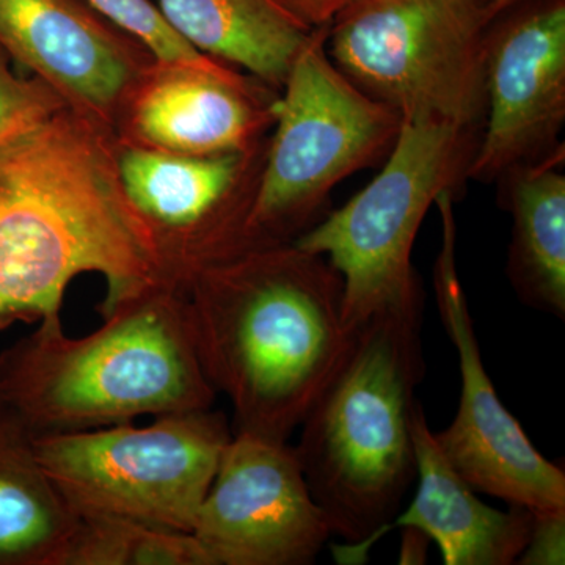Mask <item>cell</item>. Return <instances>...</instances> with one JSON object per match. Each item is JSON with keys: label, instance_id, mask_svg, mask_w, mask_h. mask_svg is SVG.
<instances>
[{"label": "cell", "instance_id": "24", "mask_svg": "<svg viewBox=\"0 0 565 565\" xmlns=\"http://www.w3.org/2000/svg\"><path fill=\"white\" fill-rule=\"evenodd\" d=\"M484 2L498 17V14L503 13L504 10L511 9V7L516 6V3L525 2V0H484Z\"/></svg>", "mask_w": 565, "mask_h": 565}, {"label": "cell", "instance_id": "8", "mask_svg": "<svg viewBox=\"0 0 565 565\" xmlns=\"http://www.w3.org/2000/svg\"><path fill=\"white\" fill-rule=\"evenodd\" d=\"M221 412L158 416L31 438L33 455L77 516H118L192 533L226 445Z\"/></svg>", "mask_w": 565, "mask_h": 565}, {"label": "cell", "instance_id": "12", "mask_svg": "<svg viewBox=\"0 0 565 565\" xmlns=\"http://www.w3.org/2000/svg\"><path fill=\"white\" fill-rule=\"evenodd\" d=\"M114 29L84 0H0V47L88 109H109L132 79Z\"/></svg>", "mask_w": 565, "mask_h": 565}, {"label": "cell", "instance_id": "18", "mask_svg": "<svg viewBox=\"0 0 565 565\" xmlns=\"http://www.w3.org/2000/svg\"><path fill=\"white\" fill-rule=\"evenodd\" d=\"M55 565H212L192 533L118 516H79Z\"/></svg>", "mask_w": 565, "mask_h": 565}, {"label": "cell", "instance_id": "16", "mask_svg": "<svg viewBox=\"0 0 565 565\" xmlns=\"http://www.w3.org/2000/svg\"><path fill=\"white\" fill-rule=\"evenodd\" d=\"M564 150L516 167L503 180L514 218L508 274L520 299L535 310L565 318Z\"/></svg>", "mask_w": 565, "mask_h": 565}, {"label": "cell", "instance_id": "13", "mask_svg": "<svg viewBox=\"0 0 565 565\" xmlns=\"http://www.w3.org/2000/svg\"><path fill=\"white\" fill-rule=\"evenodd\" d=\"M418 487L393 527H412L434 541L446 565H511L530 541L533 514L520 505L500 511L449 463L416 401L412 414Z\"/></svg>", "mask_w": 565, "mask_h": 565}, {"label": "cell", "instance_id": "14", "mask_svg": "<svg viewBox=\"0 0 565 565\" xmlns=\"http://www.w3.org/2000/svg\"><path fill=\"white\" fill-rule=\"evenodd\" d=\"M236 73L170 68L141 93L136 126L163 151L214 156L250 151L253 137L274 118Z\"/></svg>", "mask_w": 565, "mask_h": 565}, {"label": "cell", "instance_id": "10", "mask_svg": "<svg viewBox=\"0 0 565 565\" xmlns=\"http://www.w3.org/2000/svg\"><path fill=\"white\" fill-rule=\"evenodd\" d=\"M212 565H310L332 537L288 441L233 434L192 530Z\"/></svg>", "mask_w": 565, "mask_h": 565}, {"label": "cell", "instance_id": "2", "mask_svg": "<svg viewBox=\"0 0 565 565\" xmlns=\"http://www.w3.org/2000/svg\"><path fill=\"white\" fill-rule=\"evenodd\" d=\"M82 274L106 280L102 307L166 278L103 141L63 110L0 148V329L61 315Z\"/></svg>", "mask_w": 565, "mask_h": 565}, {"label": "cell", "instance_id": "21", "mask_svg": "<svg viewBox=\"0 0 565 565\" xmlns=\"http://www.w3.org/2000/svg\"><path fill=\"white\" fill-rule=\"evenodd\" d=\"M565 514H533L530 541L519 564H564Z\"/></svg>", "mask_w": 565, "mask_h": 565}, {"label": "cell", "instance_id": "20", "mask_svg": "<svg viewBox=\"0 0 565 565\" xmlns=\"http://www.w3.org/2000/svg\"><path fill=\"white\" fill-rule=\"evenodd\" d=\"M66 98L43 79L25 81L0 55V148L22 139L65 110Z\"/></svg>", "mask_w": 565, "mask_h": 565}, {"label": "cell", "instance_id": "7", "mask_svg": "<svg viewBox=\"0 0 565 565\" xmlns=\"http://www.w3.org/2000/svg\"><path fill=\"white\" fill-rule=\"evenodd\" d=\"M494 18L484 0H352L330 22L327 54L403 120L478 128Z\"/></svg>", "mask_w": 565, "mask_h": 565}, {"label": "cell", "instance_id": "6", "mask_svg": "<svg viewBox=\"0 0 565 565\" xmlns=\"http://www.w3.org/2000/svg\"><path fill=\"white\" fill-rule=\"evenodd\" d=\"M476 147V128L435 118L403 120L382 172L294 241L340 274L351 329L375 315L424 305L412 264L416 234L437 196L456 193L467 180Z\"/></svg>", "mask_w": 565, "mask_h": 565}, {"label": "cell", "instance_id": "19", "mask_svg": "<svg viewBox=\"0 0 565 565\" xmlns=\"http://www.w3.org/2000/svg\"><path fill=\"white\" fill-rule=\"evenodd\" d=\"M114 28L143 44L158 61L170 68H191L210 73H230L228 68L196 51L172 25L151 0H84Z\"/></svg>", "mask_w": 565, "mask_h": 565}, {"label": "cell", "instance_id": "1", "mask_svg": "<svg viewBox=\"0 0 565 565\" xmlns=\"http://www.w3.org/2000/svg\"><path fill=\"white\" fill-rule=\"evenodd\" d=\"M181 288L203 373L232 403L236 433L288 441L355 343L340 274L278 244L196 267Z\"/></svg>", "mask_w": 565, "mask_h": 565}, {"label": "cell", "instance_id": "15", "mask_svg": "<svg viewBox=\"0 0 565 565\" xmlns=\"http://www.w3.org/2000/svg\"><path fill=\"white\" fill-rule=\"evenodd\" d=\"M174 32L207 57L282 87L315 29L274 0H156Z\"/></svg>", "mask_w": 565, "mask_h": 565}, {"label": "cell", "instance_id": "23", "mask_svg": "<svg viewBox=\"0 0 565 565\" xmlns=\"http://www.w3.org/2000/svg\"><path fill=\"white\" fill-rule=\"evenodd\" d=\"M404 530L401 564L424 563V553H426L429 539L423 533H419V531L412 530V527H404Z\"/></svg>", "mask_w": 565, "mask_h": 565}, {"label": "cell", "instance_id": "17", "mask_svg": "<svg viewBox=\"0 0 565 565\" xmlns=\"http://www.w3.org/2000/svg\"><path fill=\"white\" fill-rule=\"evenodd\" d=\"M79 516L0 411V565H55Z\"/></svg>", "mask_w": 565, "mask_h": 565}, {"label": "cell", "instance_id": "11", "mask_svg": "<svg viewBox=\"0 0 565 565\" xmlns=\"http://www.w3.org/2000/svg\"><path fill=\"white\" fill-rule=\"evenodd\" d=\"M484 136L470 180L492 182L564 150L565 2L539 3L489 32Z\"/></svg>", "mask_w": 565, "mask_h": 565}, {"label": "cell", "instance_id": "3", "mask_svg": "<svg viewBox=\"0 0 565 565\" xmlns=\"http://www.w3.org/2000/svg\"><path fill=\"white\" fill-rule=\"evenodd\" d=\"M99 311L81 338L46 316L0 355V411L29 438L212 408L180 285L163 278Z\"/></svg>", "mask_w": 565, "mask_h": 565}, {"label": "cell", "instance_id": "22", "mask_svg": "<svg viewBox=\"0 0 565 565\" xmlns=\"http://www.w3.org/2000/svg\"><path fill=\"white\" fill-rule=\"evenodd\" d=\"M297 21L310 29L330 25L333 18L352 0H274Z\"/></svg>", "mask_w": 565, "mask_h": 565}, {"label": "cell", "instance_id": "5", "mask_svg": "<svg viewBox=\"0 0 565 565\" xmlns=\"http://www.w3.org/2000/svg\"><path fill=\"white\" fill-rule=\"evenodd\" d=\"M329 25L315 29L274 104L267 151L236 252L291 244L321 218L330 192L392 151L403 118L360 90L327 54Z\"/></svg>", "mask_w": 565, "mask_h": 565}, {"label": "cell", "instance_id": "9", "mask_svg": "<svg viewBox=\"0 0 565 565\" xmlns=\"http://www.w3.org/2000/svg\"><path fill=\"white\" fill-rule=\"evenodd\" d=\"M441 247L434 266L438 313L455 344L460 399L452 423L435 434L449 463L476 492L520 505L531 514H565V475L537 451L487 374L475 323L457 270L455 192L435 200Z\"/></svg>", "mask_w": 565, "mask_h": 565}, {"label": "cell", "instance_id": "4", "mask_svg": "<svg viewBox=\"0 0 565 565\" xmlns=\"http://www.w3.org/2000/svg\"><path fill=\"white\" fill-rule=\"evenodd\" d=\"M423 311H385L356 329L294 446L308 489L353 559L393 530L416 478L412 414L424 375Z\"/></svg>", "mask_w": 565, "mask_h": 565}]
</instances>
